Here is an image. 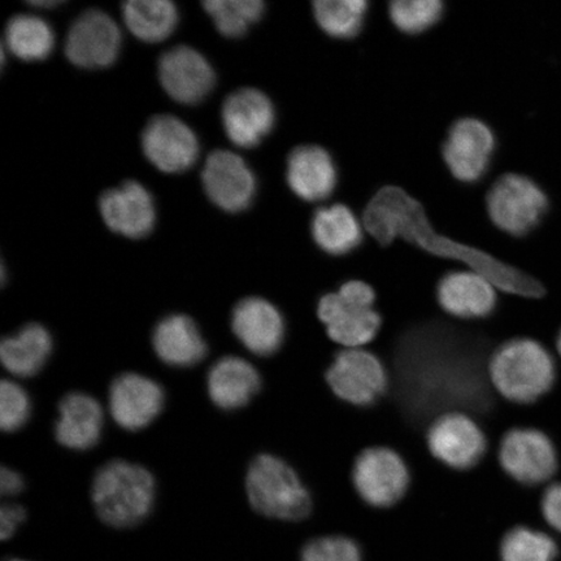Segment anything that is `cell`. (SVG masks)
<instances>
[{
	"label": "cell",
	"instance_id": "obj_1",
	"mask_svg": "<svg viewBox=\"0 0 561 561\" xmlns=\"http://www.w3.org/2000/svg\"><path fill=\"white\" fill-rule=\"evenodd\" d=\"M473 333L437 321L413 327L397 342V403L419 432L451 411L489 420L494 402L483 364L486 343Z\"/></svg>",
	"mask_w": 561,
	"mask_h": 561
},
{
	"label": "cell",
	"instance_id": "obj_2",
	"mask_svg": "<svg viewBox=\"0 0 561 561\" xmlns=\"http://www.w3.org/2000/svg\"><path fill=\"white\" fill-rule=\"evenodd\" d=\"M364 227L381 245L402 237L432 254L462 262L486 276L497 289L525 298H541L545 287L536 278L497 261L485 252L439 236L433 230L423 206L403 188L386 186L368 203Z\"/></svg>",
	"mask_w": 561,
	"mask_h": 561
},
{
	"label": "cell",
	"instance_id": "obj_3",
	"mask_svg": "<svg viewBox=\"0 0 561 561\" xmlns=\"http://www.w3.org/2000/svg\"><path fill=\"white\" fill-rule=\"evenodd\" d=\"M493 388L506 401L530 404L538 401L556 382L557 368L549 350L531 339L503 342L488 360Z\"/></svg>",
	"mask_w": 561,
	"mask_h": 561
},
{
	"label": "cell",
	"instance_id": "obj_4",
	"mask_svg": "<svg viewBox=\"0 0 561 561\" xmlns=\"http://www.w3.org/2000/svg\"><path fill=\"white\" fill-rule=\"evenodd\" d=\"M156 479L142 466L111 460L96 472L91 500L98 517L111 528H133L150 515L156 503Z\"/></svg>",
	"mask_w": 561,
	"mask_h": 561
},
{
	"label": "cell",
	"instance_id": "obj_5",
	"mask_svg": "<svg viewBox=\"0 0 561 561\" xmlns=\"http://www.w3.org/2000/svg\"><path fill=\"white\" fill-rule=\"evenodd\" d=\"M374 287L350 279L339 290L324 294L316 305V318L329 341L341 348H366L380 336L383 316L376 308Z\"/></svg>",
	"mask_w": 561,
	"mask_h": 561
},
{
	"label": "cell",
	"instance_id": "obj_6",
	"mask_svg": "<svg viewBox=\"0 0 561 561\" xmlns=\"http://www.w3.org/2000/svg\"><path fill=\"white\" fill-rule=\"evenodd\" d=\"M245 494L257 514L280 522H301L311 515L313 500L289 462L272 454L257 455L244 480Z\"/></svg>",
	"mask_w": 561,
	"mask_h": 561
},
{
	"label": "cell",
	"instance_id": "obj_7",
	"mask_svg": "<svg viewBox=\"0 0 561 561\" xmlns=\"http://www.w3.org/2000/svg\"><path fill=\"white\" fill-rule=\"evenodd\" d=\"M325 382L336 401L359 410L375 407L391 386L388 367L367 348L336 350L325 370Z\"/></svg>",
	"mask_w": 561,
	"mask_h": 561
},
{
	"label": "cell",
	"instance_id": "obj_8",
	"mask_svg": "<svg viewBox=\"0 0 561 561\" xmlns=\"http://www.w3.org/2000/svg\"><path fill=\"white\" fill-rule=\"evenodd\" d=\"M351 485L369 507L388 510L409 494L411 467L404 456L392 447H367L357 454L353 462Z\"/></svg>",
	"mask_w": 561,
	"mask_h": 561
},
{
	"label": "cell",
	"instance_id": "obj_9",
	"mask_svg": "<svg viewBox=\"0 0 561 561\" xmlns=\"http://www.w3.org/2000/svg\"><path fill=\"white\" fill-rule=\"evenodd\" d=\"M425 446L440 466L467 473L488 458L489 437L471 413L451 411L442 413L426 427Z\"/></svg>",
	"mask_w": 561,
	"mask_h": 561
},
{
	"label": "cell",
	"instance_id": "obj_10",
	"mask_svg": "<svg viewBox=\"0 0 561 561\" xmlns=\"http://www.w3.org/2000/svg\"><path fill=\"white\" fill-rule=\"evenodd\" d=\"M488 213L497 229L515 237L535 229L549 208V199L535 181L522 174H504L488 194Z\"/></svg>",
	"mask_w": 561,
	"mask_h": 561
},
{
	"label": "cell",
	"instance_id": "obj_11",
	"mask_svg": "<svg viewBox=\"0 0 561 561\" xmlns=\"http://www.w3.org/2000/svg\"><path fill=\"white\" fill-rule=\"evenodd\" d=\"M497 462L510 479L525 486L541 485L558 471L556 446L535 427H514L504 434Z\"/></svg>",
	"mask_w": 561,
	"mask_h": 561
},
{
	"label": "cell",
	"instance_id": "obj_12",
	"mask_svg": "<svg viewBox=\"0 0 561 561\" xmlns=\"http://www.w3.org/2000/svg\"><path fill=\"white\" fill-rule=\"evenodd\" d=\"M122 47V33L107 13L89 10L73 21L67 35L66 55L72 65L101 69L114 65Z\"/></svg>",
	"mask_w": 561,
	"mask_h": 561
},
{
	"label": "cell",
	"instance_id": "obj_13",
	"mask_svg": "<svg viewBox=\"0 0 561 561\" xmlns=\"http://www.w3.org/2000/svg\"><path fill=\"white\" fill-rule=\"evenodd\" d=\"M142 149L153 167L164 173H181L195 164L198 139L191 126L172 115L153 116L142 133Z\"/></svg>",
	"mask_w": 561,
	"mask_h": 561
},
{
	"label": "cell",
	"instance_id": "obj_14",
	"mask_svg": "<svg viewBox=\"0 0 561 561\" xmlns=\"http://www.w3.org/2000/svg\"><path fill=\"white\" fill-rule=\"evenodd\" d=\"M202 182L208 198L227 213H241L255 198V175L234 152L210 153L203 167Z\"/></svg>",
	"mask_w": 561,
	"mask_h": 561
},
{
	"label": "cell",
	"instance_id": "obj_15",
	"mask_svg": "<svg viewBox=\"0 0 561 561\" xmlns=\"http://www.w3.org/2000/svg\"><path fill=\"white\" fill-rule=\"evenodd\" d=\"M494 150V133L485 123L461 118L448 133L444 159L456 180L473 184L488 172Z\"/></svg>",
	"mask_w": 561,
	"mask_h": 561
},
{
	"label": "cell",
	"instance_id": "obj_16",
	"mask_svg": "<svg viewBox=\"0 0 561 561\" xmlns=\"http://www.w3.org/2000/svg\"><path fill=\"white\" fill-rule=\"evenodd\" d=\"M163 388L152 378L139 374H123L110 386L111 417L125 431L145 430L163 411Z\"/></svg>",
	"mask_w": 561,
	"mask_h": 561
},
{
	"label": "cell",
	"instance_id": "obj_17",
	"mask_svg": "<svg viewBox=\"0 0 561 561\" xmlns=\"http://www.w3.org/2000/svg\"><path fill=\"white\" fill-rule=\"evenodd\" d=\"M158 69L165 93L182 104L202 102L215 87L213 67L192 47L171 48L161 56Z\"/></svg>",
	"mask_w": 561,
	"mask_h": 561
},
{
	"label": "cell",
	"instance_id": "obj_18",
	"mask_svg": "<svg viewBox=\"0 0 561 561\" xmlns=\"http://www.w3.org/2000/svg\"><path fill=\"white\" fill-rule=\"evenodd\" d=\"M230 322L238 341L256 356L275 355L285 341L284 316L264 298L249 297L238 301Z\"/></svg>",
	"mask_w": 561,
	"mask_h": 561
},
{
	"label": "cell",
	"instance_id": "obj_19",
	"mask_svg": "<svg viewBox=\"0 0 561 561\" xmlns=\"http://www.w3.org/2000/svg\"><path fill=\"white\" fill-rule=\"evenodd\" d=\"M497 287L473 270L446 273L437 285L436 298L442 311L454 319L476 321L493 314Z\"/></svg>",
	"mask_w": 561,
	"mask_h": 561
},
{
	"label": "cell",
	"instance_id": "obj_20",
	"mask_svg": "<svg viewBox=\"0 0 561 561\" xmlns=\"http://www.w3.org/2000/svg\"><path fill=\"white\" fill-rule=\"evenodd\" d=\"M221 118L228 138L242 149L262 142L275 126L276 111L261 90L244 88L224 102Z\"/></svg>",
	"mask_w": 561,
	"mask_h": 561
},
{
	"label": "cell",
	"instance_id": "obj_21",
	"mask_svg": "<svg viewBox=\"0 0 561 561\" xmlns=\"http://www.w3.org/2000/svg\"><path fill=\"white\" fill-rule=\"evenodd\" d=\"M105 226L115 233L139 240L156 226L157 213L152 196L136 181L110 188L100 199Z\"/></svg>",
	"mask_w": 561,
	"mask_h": 561
},
{
	"label": "cell",
	"instance_id": "obj_22",
	"mask_svg": "<svg viewBox=\"0 0 561 561\" xmlns=\"http://www.w3.org/2000/svg\"><path fill=\"white\" fill-rule=\"evenodd\" d=\"M104 412L95 398L83 392H69L58 407L55 438L75 451L93 448L102 437Z\"/></svg>",
	"mask_w": 561,
	"mask_h": 561
},
{
	"label": "cell",
	"instance_id": "obj_23",
	"mask_svg": "<svg viewBox=\"0 0 561 561\" xmlns=\"http://www.w3.org/2000/svg\"><path fill=\"white\" fill-rule=\"evenodd\" d=\"M286 180L300 199L319 202L333 194L339 173L331 153L320 146L308 145L290 153Z\"/></svg>",
	"mask_w": 561,
	"mask_h": 561
},
{
	"label": "cell",
	"instance_id": "obj_24",
	"mask_svg": "<svg viewBox=\"0 0 561 561\" xmlns=\"http://www.w3.org/2000/svg\"><path fill=\"white\" fill-rule=\"evenodd\" d=\"M261 388V374L240 356H224L208 371V396L210 401L224 411L243 409Z\"/></svg>",
	"mask_w": 561,
	"mask_h": 561
},
{
	"label": "cell",
	"instance_id": "obj_25",
	"mask_svg": "<svg viewBox=\"0 0 561 561\" xmlns=\"http://www.w3.org/2000/svg\"><path fill=\"white\" fill-rule=\"evenodd\" d=\"M152 347L168 366L188 368L207 355V343L198 325L186 314L174 313L158 322L152 333Z\"/></svg>",
	"mask_w": 561,
	"mask_h": 561
},
{
	"label": "cell",
	"instance_id": "obj_26",
	"mask_svg": "<svg viewBox=\"0 0 561 561\" xmlns=\"http://www.w3.org/2000/svg\"><path fill=\"white\" fill-rule=\"evenodd\" d=\"M53 336L44 325L30 322L15 335L0 343V362L10 375L30 378L38 375L53 353Z\"/></svg>",
	"mask_w": 561,
	"mask_h": 561
},
{
	"label": "cell",
	"instance_id": "obj_27",
	"mask_svg": "<svg viewBox=\"0 0 561 561\" xmlns=\"http://www.w3.org/2000/svg\"><path fill=\"white\" fill-rule=\"evenodd\" d=\"M312 237L327 254L347 255L363 242V226L347 206L322 207L313 216Z\"/></svg>",
	"mask_w": 561,
	"mask_h": 561
},
{
	"label": "cell",
	"instance_id": "obj_28",
	"mask_svg": "<svg viewBox=\"0 0 561 561\" xmlns=\"http://www.w3.org/2000/svg\"><path fill=\"white\" fill-rule=\"evenodd\" d=\"M123 16L128 30L147 44L167 39L179 23L178 9L168 0H129Z\"/></svg>",
	"mask_w": 561,
	"mask_h": 561
},
{
	"label": "cell",
	"instance_id": "obj_29",
	"mask_svg": "<svg viewBox=\"0 0 561 561\" xmlns=\"http://www.w3.org/2000/svg\"><path fill=\"white\" fill-rule=\"evenodd\" d=\"M5 45L24 61L45 60L51 54L55 38L51 26L38 16L18 15L5 27Z\"/></svg>",
	"mask_w": 561,
	"mask_h": 561
},
{
	"label": "cell",
	"instance_id": "obj_30",
	"mask_svg": "<svg viewBox=\"0 0 561 561\" xmlns=\"http://www.w3.org/2000/svg\"><path fill=\"white\" fill-rule=\"evenodd\" d=\"M367 12L366 0H319L313 3L314 19L321 30L339 39L359 34Z\"/></svg>",
	"mask_w": 561,
	"mask_h": 561
},
{
	"label": "cell",
	"instance_id": "obj_31",
	"mask_svg": "<svg viewBox=\"0 0 561 561\" xmlns=\"http://www.w3.org/2000/svg\"><path fill=\"white\" fill-rule=\"evenodd\" d=\"M203 7L217 31L228 38L242 37L265 12L262 0H206Z\"/></svg>",
	"mask_w": 561,
	"mask_h": 561
},
{
	"label": "cell",
	"instance_id": "obj_32",
	"mask_svg": "<svg viewBox=\"0 0 561 561\" xmlns=\"http://www.w3.org/2000/svg\"><path fill=\"white\" fill-rule=\"evenodd\" d=\"M500 553L502 561H553L558 546L546 533L516 526L504 535Z\"/></svg>",
	"mask_w": 561,
	"mask_h": 561
},
{
	"label": "cell",
	"instance_id": "obj_33",
	"mask_svg": "<svg viewBox=\"0 0 561 561\" xmlns=\"http://www.w3.org/2000/svg\"><path fill=\"white\" fill-rule=\"evenodd\" d=\"M444 9L439 0H396L389 7V15L399 31L419 34L436 25Z\"/></svg>",
	"mask_w": 561,
	"mask_h": 561
},
{
	"label": "cell",
	"instance_id": "obj_34",
	"mask_svg": "<svg viewBox=\"0 0 561 561\" xmlns=\"http://www.w3.org/2000/svg\"><path fill=\"white\" fill-rule=\"evenodd\" d=\"M31 398L23 386L12 380L0 383V427L5 433L20 431L31 419Z\"/></svg>",
	"mask_w": 561,
	"mask_h": 561
},
{
	"label": "cell",
	"instance_id": "obj_35",
	"mask_svg": "<svg viewBox=\"0 0 561 561\" xmlns=\"http://www.w3.org/2000/svg\"><path fill=\"white\" fill-rule=\"evenodd\" d=\"M300 561H363V556L353 538L325 536L311 539L301 550Z\"/></svg>",
	"mask_w": 561,
	"mask_h": 561
},
{
	"label": "cell",
	"instance_id": "obj_36",
	"mask_svg": "<svg viewBox=\"0 0 561 561\" xmlns=\"http://www.w3.org/2000/svg\"><path fill=\"white\" fill-rule=\"evenodd\" d=\"M26 520V511L16 503H5L0 507V538L2 541L15 536Z\"/></svg>",
	"mask_w": 561,
	"mask_h": 561
},
{
	"label": "cell",
	"instance_id": "obj_37",
	"mask_svg": "<svg viewBox=\"0 0 561 561\" xmlns=\"http://www.w3.org/2000/svg\"><path fill=\"white\" fill-rule=\"evenodd\" d=\"M541 508L547 524L561 533V483H556L545 491Z\"/></svg>",
	"mask_w": 561,
	"mask_h": 561
},
{
	"label": "cell",
	"instance_id": "obj_38",
	"mask_svg": "<svg viewBox=\"0 0 561 561\" xmlns=\"http://www.w3.org/2000/svg\"><path fill=\"white\" fill-rule=\"evenodd\" d=\"M25 488L23 476L9 467L0 469V494L3 496H15Z\"/></svg>",
	"mask_w": 561,
	"mask_h": 561
},
{
	"label": "cell",
	"instance_id": "obj_39",
	"mask_svg": "<svg viewBox=\"0 0 561 561\" xmlns=\"http://www.w3.org/2000/svg\"><path fill=\"white\" fill-rule=\"evenodd\" d=\"M31 5L37 9H54L61 4L60 0H39V2H30Z\"/></svg>",
	"mask_w": 561,
	"mask_h": 561
},
{
	"label": "cell",
	"instance_id": "obj_40",
	"mask_svg": "<svg viewBox=\"0 0 561 561\" xmlns=\"http://www.w3.org/2000/svg\"><path fill=\"white\" fill-rule=\"evenodd\" d=\"M557 347H558L559 354L561 356V331H560L559 336H558Z\"/></svg>",
	"mask_w": 561,
	"mask_h": 561
},
{
	"label": "cell",
	"instance_id": "obj_41",
	"mask_svg": "<svg viewBox=\"0 0 561 561\" xmlns=\"http://www.w3.org/2000/svg\"><path fill=\"white\" fill-rule=\"evenodd\" d=\"M9 561H31V560H24V559H11Z\"/></svg>",
	"mask_w": 561,
	"mask_h": 561
}]
</instances>
